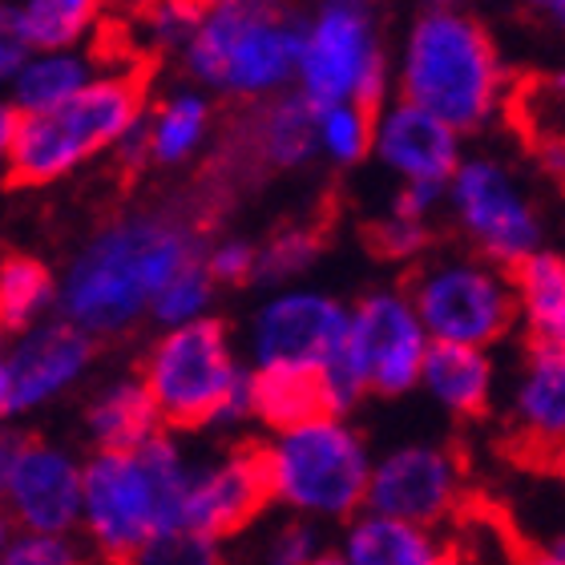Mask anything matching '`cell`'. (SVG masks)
<instances>
[{"mask_svg":"<svg viewBox=\"0 0 565 565\" xmlns=\"http://www.w3.org/2000/svg\"><path fill=\"white\" fill-rule=\"evenodd\" d=\"M557 469H562V472H565V452H562V457H557Z\"/></svg>","mask_w":565,"mask_h":565,"instance_id":"51","label":"cell"},{"mask_svg":"<svg viewBox=\"0 0 565 565\" xmlns=\"http://www.w3.org/2000/svg\"><path fill=\"white\" fill-rule=\"evenodd\" d=\"M372 158L401 186H448L460 166V134L404 97H384L372 109Z\"/></svg>","mask_w":565,"mask_h":565,"instance_id":"16","label":"cell"},{"mask_svg":"<svg viewBox=\"0 0 565 565\" xmlns=\"http://www.w3.org/2000/svg\"><path fill=\"white\" fill-rule=\"evenodd\" d=\"M82 469L85 465L70 448L21 440L0 481V505L9 513L12 530L70 537L82 518Z\"/></svg>","mask_w":565,"mask_h":565,"instance_id":"14","label":"cell"},{"mask_svg":"<svg viewBox=\"0 0 565 565\" xmlns=\"http://www.w3.org/2000/svg\"><path fill=\"white\" fill-rule=\"evenodd\" d=\"M340 557L348 565H448L452 542L440 530H424L380 513H355L343 521Z\"/></svg>","mask_w":565,"mask_h":565,"instance_id":"21","label":"cell"},{"mask_svg":"<svg viewBox=\"0 0 565 565\" xmlns=\"http://www.w3.org/2000/svg\"><path fill=\"white\" fill-rule=\"evenodd\" d=\"M138 380L162 428H231L250 420V367L214 316L166 328L150 343Z\"/></svg>","mask_w":565,"mask_h":565,"instance_id":"7","label":"cell"},{"mask_svg":"<svg viewBox=\"0 0 565 565\" xmlns=\"http://www.w3.org/2000/svg\"><path fill=\"white\" fill-rule=\"evenodd\" d=\"M57 311V275L36 255H0V331L21 335L53 319Z\"/></svg>","mask_w":565,"mask_h":565,"instance_id":"28","label":"cell"},{"mask_svg":"<svg viewBox=\"0 0 565 565\" xmlns=\"http://www.w3.org/2000/svg\"><path fill=\"white\" fill-rule=\"evenodd\" d=\"M521 9L530 12L537 24H545V29L565 33V0H521Z\"/></svg>","mask_w":565,"mask_h":565,"instance_id":"42","label":"cell"},{"mask_svg":"<svg viewBox=\"0 0 565 565\" xmlns=\"http://www.w3.org/2000/svg\"><path fill=\"white\" fill-rule=\"evenodd\" d=\"M509 118L550 170L565 174V65L533 73L509 89Z\"/></svg>","mask_w":565,"mask_h":565,"instance_id":"26","label":"cell"},{"mask_svg":"<svg viewBox=\"0 0 565 565\" xmlns=\"http://www.w3.org/2000/svg\"><path fill=\"white\" fill-rule=\"evenodd\" d=\"M194 460L170 433L150 436L130 452H97L82 469L77 530L102 562L130 565L141 545L178 530L182 493Z\"/></svg>","mask_w":565,"mask_h":565,"instance_id":"3","label":"cell"},{"mask_svg":"<svg viewBox=\"0 0 565 565\" xmlns=\"http://www.w3.org/2000/svg\"><path fill=\"white\" fill-rule=\"evenodd\" d=\"M505 428L518 452L557 465L565 452V352L530 343L505 396Z\"/></svg>","mask_w":565,"mask_h":565,"instance_id":"18","label":"cell"},{"mask_svg":"<svg viewBox=\"0 0 565 565\" xmlns=\"http://www.w3.org/2000/svg\"><path fill=\"white\" fill-rule=\"evenodd\" d=\"M445 211L472 255L513 271L545 247V218L525 178L493 153L460 158L445 186Z\"/></svg>","mask_w":565,"mask_h":565,"instance_id":"11","label":"cell"},{"mask_svg":"<svg viewBox=\"0 0 565 565\" xmlns=\"http://www.w3.org/2000/svg\"><path fill=\"white\" fill-rule=\"evenodd\" d=\"M102 73L94 49H29L9 82L12 114H45L70 102Z\"/></svg>","mask_w":565,"mask_h":565,"instance_id":"23","label":"cell"},{"mask_svg":"<svg viewBox=\"0 0 565 565\" xmlns=\"http://www.w3.org/2000/svg\"><path fill=\"white\" fill-rule=\"evenodd\" d=\"M267 505L271 501H267V484H263L259 452L231 448L223 457L202 460L190 469L178 530H194L211 542H226V537L250 530Z\"/></svg>","mask_w":565,"mask_h":565,"instance_id":"15","label":"cell"},{"mask_svg":"<svg viewBox=\"0 0 565 565\" xmlns=\"http://www.w3.org/2000/svg\"><path fill=\"white\" fill-rule=\"evenodd\" d=\"M0 565H82V550L57 533H12Z\"/></svg>","mask_w":565,"mask_h":565,"instance_id":"38","label":"cell"},{"mask_svg":"<svg viewBox=\"0 0 565 565\" xmlns=\"http://www.w3.org/2000/svg\"><path fill=\"white\" fill-rule=\"evenodd\" d=\"M452 4H457V0H452Z\"/></svg>","mask_w":565,"mask_h":565,"instance_id":"52","label":"cell"},{"mask_svg":"<svg viewBox=\"0 0 565 565\" xmlns=\"http://www.w3.org/2000/svg\"><path fill=\"white\" fill-rule=\"evenodd\" d=\"M448 565H489L481 554H465L460 545H452V557H448Z\"/></svg>","mask_w":565,"mask_h":565,"instance_id":"47","label":"cell"},{"mask_svg":"<svg viewBox=\"0 0 565 565\" xmlns=\"http://www.w3.org/2000/svg\"><path fill=\"white\" fill-rule=\"evenodd\" d=\"M130 565H226L223 542H211L194 530H166L141 545Z\"/></svg>","mask_w":565,"mask_h":565,"instance_id":"34","label":"cell"},{"mask_svg":"<svg viewBox=\"0 0 565 565\" xmlns=\"http://www.w3.org/2000/svg\"><path fill=\"white\" fill-rule=\"evenodd\" d=\"M316 158L352 170L372 158V109L340 102L316 109Z\"/></svg>","mask_w":565,"mask_h":565,"instance_id":"30","label":"cell"},{"mask_svg":"<svg viewBox=\"0 0 565 565\" xmlns=\"http://www.w3.org/2000/svg\"><path fill=\"white\" fill-rule=\"evenodd\" d=\"M12 416V396H9V367H4V352H0V420Z\"/></svg>","mask_w":565,"mask_h":565,"instance_id":"45","label":"cell"},{"mask_svg":"<svg viewBox=\"0 0 565 565\" xmlns=\"http://www.w3.org/2000/svg\"><path fill=\"white\" fill-rule=\"evenodd\" d=\"M85 433L97 445V452H130L162 433V420L153 413L150 396L138 376L109 380L85 404Z\"/></svg>","mask_w":565,"mask_h":565,"instance_id":"25","label":"cell"},{"mask_svg":"<svg viewBox=\"0 0 565 565\" xmlns=\"http://www.w3.org/2000/svg\"><path fill=\"white\" fill-rule=\"evenodd\" d=\"M214 138V97L202 94L199 85L178 82L166 85L162 94L146 97L141 121L134 138L126 141L121 158L158 170H182L199 162Z\"/></svg>","mask_w":565,"mask_h":565,"instance_id":"19","label":"cell"},{"mask_svg":"<svg viewBox=\"0 0 565 565\" xmlns=\"http://www.w3.org/2000/svg\"><path fill=\"white\" fill-rule=\"evenodd\" d=\"M521 565H565V533H554L550 542L525 550V554H521Z\"/></svg>","mask_w":565,"mask_h":565,"instance_id":"43","label":"cell"},{"mask_svg":"<svg viewBox=\"0 0 565 565\" xmlns=\"http://www.w3.org/2000/svg\"><path fill=\"white\" fill-rule=\"evenodd\" d=\"M126 4H130V9L138 12V9H150V4H158V0H126Z\"/></svg>","mask_w":565,"mask_h":565,"instance_id":"50","label":"cell"},{"mask_svg":"<svg viewBox=\"0 0 565 565\" xmlns=\"http://www.w3.org/2000/svg\"><path fill=\"white\" fill-rule=\"evenodd\" d=\"M465 497L469 472L457 448L440 440H404L372 460L364 509L424 530H445L460 518Z\"/></svg>","mask_w":565,"mask_h":565,"instance_id":"13","label":"cell"},{"mask_svg":"<svg viewBox=\"0 0 565 565\" xmlns=\"http://www.w3.org/2000/svg\"><path fill=\"white\" fill-rule=\"evenodd\" d=\"M21 440H24V436L4 433V428H0V481H4V472H9V465H12V457H17Z\"/></svg>","mask_w":565,"mask_h":565,"instance_id":"44","label":"cell"},{"mask_svg":"<svg viewBox=\"0 0 565 565\" xmlns=\"http://www.w3.org/2000/svg\"><path fill=\"white\" fill-rule=\"evenodd\" d=\"M255 452H259L267 501L279 505L287 518L311 525H343L355 513H364L376 452L348 416L328 413L279 428Z\"/></svg>","mask_w":565,"mask_h":565,"instance_id":"4","label":"cell"},{"mask_svg":"<svg viewBox=\"0 0 565 565\" xmlns=\"http://www.w3.org/2000/svg\"><path fill=\"white\" fill-rule=\"evenodd\" d=\"M114 0H12L29 49H94Z\"/></svg>","mask_w":565,"mask_h":565,"instance_id":"27","label":"cell"},{"mask_svg":"<svg viewBox=\"0 0 565 565\" xmlns=\"http://www.w3.org/2000/svg\"><path fill=\"white\" fill-rule=\"evenodd\" d=\"M214 279L206 275V267L199 263H190L174 279L166 282L162 291L153 295L150 303V323L158 328H186V323H199V319H211V307H214Z\"/></svg>","mask_w":565,"mask_h":565,"instance_id":"32","label":"cell"},{"mask_svg":"<svg viewBox=\"0 0 565 565\" xmlns=\"http://www.w3.org/2000/svg\"><path fill=\"white\" fill-rule=\"evenodd\" d=\"M392 211L433 226L436 214L445 211V186H401L392 199Z\"/></svg>","mask_w":565,"mask_h":565,"instance_id":"40","label":"cell"},{"mask_svg":"<svg viewBox=\"0 0 565 565\" xmlns=\"http://www.w3.org/2000/svg\"><path fill=\"white\" fill-rule=\"evenodd\" d=\"M392 85L396 97L445 121L460 138L484 130L509 106V73L497 41L452 0H433L416 12L401 57L392 61Z\"/></svg>","mask_w":565,"mask_h":565,"instance_id":"2","label":"cell"},{"mask_svg":"<svg viewBox=\"0 0 565 565\" xmlns=\"http://www.w3.org/2000/svg\"><path fill=\"white\" fill-rule=\"evenodd\" d=\"M243 141H247V158L263 170H299L316 158V109L295 89L263 106H250Z\"/></svg>","mask_w":565,"mask_h":565,"instance_id":"22","label":"cell"},{"mask_svg":"<svg viewBox=\"0 0 565 565\" xmlns=\"http://www.w3.org/2000/svg\"><path fill=\"white\" fill-rule=\"evenodd\" d=\"M89 364H94V340L65 319H45V323L12 335V343L4 348L12 416L36 413V408L61 401L73 384H82Z\"/></svg>","mask_w":565,"mask_h":565,"instance_id":"17","label":"cell"},{"mask_svg":"<svg viewBox=\"0 0 565 565\" xmlns=\"http://www.w3.org/2000/svg\"><path fill=\"white\" fill-rule=\"evenodd\" d=\"M348 335V303L319 287H275L247 319L250 372L328 376L340 364Z\"/></svg>","mask_w":565,"mask_h":565,"instance_id":"12","label":"cell"},{"mask_svg":"<svg viewBox=\"0 0 565 565\" xmlns=\"http://www.w3.org/2000/svg\"><path fill=\"white\" fill-rule=\"evenodd\" d=\"M202 12L190 0H158L150 9H138V41L150 53H174L190 45V36L199 29Z\"/></svg>","mask_w":565,"mask_h":565,"instance_id":"33","label":"cell"},{"mask_svg":"<svg viewBox=\"0 0 565 565\" xmlns=\"http://www.w3.org/2000/svg\"><path fill=\"white\" fill-rule=\"evenodd\" d=\"M255 243L250 238H218V243H206L202 250V267L214 279V287H243V282H255Z\"/></svg>","mask_w":565,"mask_h":565,"instance_id":"37","label":"cell"},{"mask_svg":"<svg viewBox=\"0 0 565 565\" xmlns=\"http://www.w3.org/2000/svg\"><path fill=\"white\" fill-rule=\"evenodd\" d=\"M9 542H12V521H9V513H4V505H0V557H4Z\"/></svg>","mask_w":565,"mask_h":565,"instance_id":"48","label":"cell"},{"mask_svg":"<svg viewBox=\"0 0 565 565\" xmlns=\"http://www.w3.org/2000/svg\"><path fill=\"white\" fill-rule=\"evenodd\" d=\"M199 12H214V9H235V4H247V0H190Z\"/></svg>","mask_w":565,"mask_h":565,"instance_id":"46","label":"cell"},{"mask_svg":"<svg viewBox=\"0 0 565 565\" xmlns=\"http://www.w3.org/2000/svg\"><path fill=\"white\" fill-rule=\"evenodd\" d=\"M12 141H17V114L9 102H0V182L12 178Z\"/></svg>","mask_w":565,"mask_h":565,"instance_id":"41","label":"cell"},{"mask_svg":"<svg viewBox=\"0 0 565 565\" xmlns=\"http://www.w3.org/2000/svg\"><path fill=\"white\" fill-rule=\"evenodd\" d=\"M259 255H255V282H267V287H291L299 275H307L316 267L319 250H323V238H319L316 226H282L275 231L267 243H259Z\"/></svg>","mask_w":565,"mask_h":565,"instance_id":"31","label":"cell"},{"mask_svg":"<svg viewBox=\"0 0 565 565\" xmlns=\"http://www.w3.org/2000/svg\"><path fill=\"white\" fill-rule=\"evenodd\" d=\"M392 89V61L372 0H319L299 17V65L295 94L307 106L376 109Z\"/></svg>","mask_w":565,"mask_h":565,"instance_id":"8","label":"cell"},{"mask_svg":"<svg viewBox=\"0 0 565 565\" xmlns=\"http://www.w3.org/2000/svg\"><path fill=\"white\" fill-rule=\"evenodd\" d=\"M428 335L404 287H376L348 307L340 364L323 376L331 413L348 416L364 396L401 401L420 384Z\"/></svg>","mask_w":565,"mask_h":565,"instance_id":"9","label":"cell"},{"mask_svg":"<svg viewBox=\"0 0 565 565\" xmlns=\"http://www.w3.org/2000/svg\"><path fill=\"white\" fill-rule=\"evenodd\" d=\"M404 291L413 299L428 343L493 352L497 343H505L518 331L513 279L505 267L472 250H448L424 259Z\"/></svg>","mask_w":565,"mask_h":565,"instance_id":"10","label":"cell"},{"mask_svg":"<svg viewBox=\"0 0 565 565\" xmlns=\"http://www.w3.org/2000/svg\"><path fill=\"white\" fill-rule=\"evenodd\" d=\"M178 61L186 82L202 94L263 106L295 89L299 17L279 0H247L235 9L202 12Z\"/></svg>","mask_w":565,"mask_h":565,"instance_id":"6","label":"cell"},{"mask_svg":"<svg viewBox=\"0 0 565 565\" xmlns=\"http://www.w3.org/2000/svg\"><path fill=\"white\" fill-rule=\"evenodd\" d=\"M307 565H348V562H343V557H340V550H323V554L311 557V562H307Z\"/></svg>","mask_w":565,"mask_h":565,"instance_id":"49","label":"cell"},{"mask_svg":"<svg viewBox=\"0 0 565 565\" xmlns=\"http://www.w3.org/2000/svg\"><path fill=\"white\" fill-rule=\"evenodd\" d=\"M416 392L428 396L436 413L452 420H477L497 401V355L481 348L428 343Z\"/></svg>","mask_w":565,"mask_h":565,"instance_id":"20","label":"cell"},{"mask_svg":"<svg viewBox=\"0 0 565 565\" xmlns=\"http://www.w3.org/2000/svg\"><path fill=\"white\" fill-rule=\"evenodd\" d=\"M206 235L182 206H138L97 226L57 275V319L89 340L126 335L150 319L153 295L202 259Z\"/></svg>","mask_w":565,"mask_h":565,"instance_id":"1","label":"cell"},{"mask_svg":"<svg viewBox=\"0 0 565 565\" xmlns=\"http://www.w3.org/2000/svg\"><path fill=\"white\" fill-rule=\"evenodd\" d=\"M331 401L323 388V376L303 372H250V420L267 424L271 433L291 424L328 416Z\"/></svg>","mask_w":565,"mask_h":565,"instance_id":"29","label":"cell"},{"mask_svg":"<svg viewBox=\"0 0 565 565\" xmlns=\"http://www.w3.org/2000/svg\"><path fill=\"white\" fill-rule=\"evenodd\" d=\"M328 550L323 533L311 521L282 518L259 545V565H307L311 557H319Z\"/></svg>","mask_w":565,"mask_h":565,"instance_id":"35","label":"cell"},{"mask_svg":"<svg viewBox=\"0 0 565 565\" xmlns=\"http://www.w3.org/2000/svg\"><path fill=\"white\" fill-rule=\"evenodd\" d=\"M513 299H518V328L530 331V343L562 348L565 352V255L542 247L513 271Z\"/></svg>","mask_w":565,"mask_h":565,"instance_id":"24","label":"cell"},{"mask_svg":"<svg viewBox=\"0 0 565 565\" xmlns=\"http://www.w3.org/2000/svg\"><path fill=\"white\" fill-rule=\"evenodd\" d=\"M24 53H29V45H24L17 17H12V0H0V89H9Z\"/></svg>","mask_w":565,"mask_h":565,"instance_id":"39","label":"cell"},{"mask_svg":"<svg viewBox=\"0 0 565 565\" xmlns=\"http://www.w3.org/2000/svg\"><path fill=\"white\" fill-rule=\"evenodd\" d=\"M372 243H376V250L384 255V259L413 263V259H424V250H428V243H433V226L388 211L376 226H372Z\"/></svg>","mask_w":565,"mask_h":565,"instance_id":"36","label":"cell"},{"mask_svg":"<svg viewBox=\"0 0 565 565\" xmlns=\"http://www.w3.org/2000/svg\"><path fill=\"white\" fill-rule=\"evenodd\" d=\"M146 85L130 65H102L94 82L45 114H21L12 141V178L53 186L102 153H121L146 109Z\"/></svg>","mask_w":565,"mask_h":565,"instance_id":"5","label":"cell"}]
</instances>
